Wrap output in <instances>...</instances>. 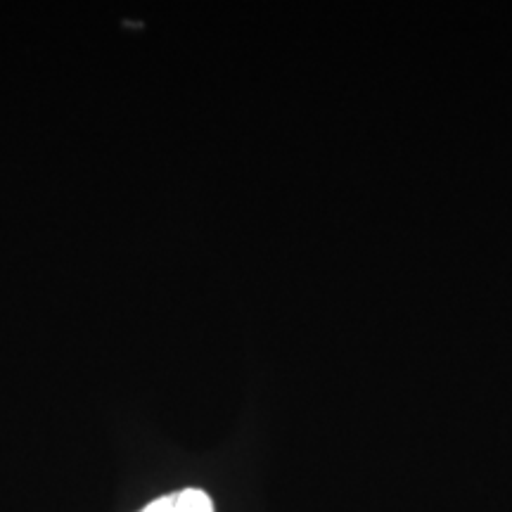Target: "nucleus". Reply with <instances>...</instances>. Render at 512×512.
<instances>
[{
  "mask_svg": "<svg viewBox=\"0 0 512 512\" xmlns=\"http://www.w3.org/2000/svg\"><path fill=\"white\" fill-rule=\"evenodd\" d=\"M140 512H214V503L202 489H183L157 498Z\"/></svg>",
  "mask_w": 512,
  "mask_h": 512,
  "instance_id": "f257e3e1",
  "label": "nucleus"
}]
</instances>
